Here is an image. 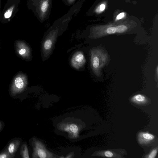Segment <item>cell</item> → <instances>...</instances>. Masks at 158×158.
Listing matches in <instances>:
<instances>
[{"mask_svg":"<svg viewBox=\"0 0 158 158\" xmlns=\"http://www.w3.org/2000/svg\"><path fill=\"white\" fill-rule=\"evenodd\" d=\"M28 84L27 76L24 73L19 72L12 80L9 88L10 95L15 96L24 91Z\"/></svg>","mask_w":158,"mask_h":158,"instance_id":"6da1fadb","label":"cell"},{"mask_svg":"<svg viewBox=\"0 0 158 158\" xmlns=\"http://www.w3.org/2000/svg\"><path fill=\"white\" fill-rule=\"evenodd\" d=\"M31 145L33 149V158L54 157L53 154L51 153L46 148L44 144L35 138L31 140Z\"/></svg>","mask_w":158,"mask_h":158,"instance_id":"7a4b0ae2","label":"cell"},{"mask_svg":"<svg viewBox=\"0 0 158 158\" xmlns=\"http://www.w3.org/2000/svg\"><path fill=\"white\" fill-rule=\"evenodd\" d=\"M15 49L17 55L24 60L30 58V50L29 46L24 41L19 40L15 42Z\"/></svg>","mask_w":158,"mask_h":158,"instance_id":"3957f363","label":"cell"},{"mask_svg":"<svg viewBox=\"0 0 158 158\" xmlns=\"http://www.w3.org/2000/svg\"><path fill=\"white\" fill-rule=\"evenodd\" d=\"M21 142L20 138H14L10 140L5 149L10 154L15 155L20 145Z\"/></svg>","mask_w":158,"mask_h":158,"instance_id":"277c9868","label":"cell"},{"mask_svg":"<svg viewBox=\"0 0 158 158\" xmlns=\"http://www.w3.org/2000/svg\"><path fill=\"white\" fill-rule=\"evenodd\" d=\"M85 62L84 56L81 52H78L75 53L73 57L71 60L73 66L77 69L83 65Z\"/></svg>","mask_w":158,"mask_h":158,"instance_id":"5b68a950","label":"cell"},{"mask_svg":"<svg viewBox=\"0 0 158 158\" xmlns=\"http://www.w3.org/2000/svg\"><path fill=\"white\" fill-rule=\"evenodd\" d=\"M154 137L152 134L147 132H140L138 135V140L140 144H145L152 140Z\"/></svg>","mask_w":158,"mask_h":158,"instance_id":"8992f818","label":"cell"},{"mask_svg":"<svg viewBox=\"0 0 158 158\" xmlns=\"http://www.w3.org/2000/svg\"><path fill=\"white\" fill-rule=\"evenodd\" d=\"M146 98L141 94H137L133 96L131 98V100L136 103H143L145 102Z\"/></svg>","mask_w":158,"mask_h":158,"instance_id":"52a82bcc","label":"cell"},{"mask_svg":"<svg viewBox=\"0 0 158 158\" xmlns=\"http://www.w3.org/2000/svg\"><path fill=\"white\" fill-rule=\"evenodd\" d=\"M20 153L22 158H29L28 150L26 143H23L21 146L20 148Z\"/></svg>","mask_w":158,"mask_h":158,"instance_id":"ba28073f","label":"cell"},{"mask_svg":"<svg viewBox=\"0 0 158 158\" xmlns=\"http://www.w3.org/2000/svg\"><path fill=\"white\" fill-rule=\"evenodd\" d=\"M100 60L97 56H94L92 59V66L94 69H97L99 68L100 65Z\"/></svg>","mask_w":158,"mask_h":158,"instance_id":"9c48e42d","label":"cell"},{"mask_svg":"<svg viewBox=\"0 0 158 158\" xmlns=\"http://www.w3.org/2000/svg\"><path fill=\"white\" fill-rule=\"evenodd\" d=\"M15 5H13L11 6L5 12L4 17L6 19H8L10 17L15 8Z\"/></svg>","mask_w":158,"mask_h":158,"instance_id":"30bf717a","label":"cell"},{"mask_svg":"<svg viewBox=\"0 0 158 158\" xmlns=\"http://www.w3.org/2000/svg\"><path fill=\"white\" fill-rule=\"evenodd\" d=\"M15 156L10 154L6 149L0 152V158H13Z\"/></svg>","mask_w":158,"mask_h":158,"instance_id":"8fae6325","label":"cell"},{"mask_svg":"<svg viewBox=\"0 0 158 158\" xmlns=\"http://www.w3.org/2000/svg\"><path fill=\"white\" fill-rule=\"evenodd\" d=\"M116 32L119 33H121L125 32L127 29L126 26L124 25H119L115 27Z\"/></svg>","mask_w":158,"mask_h":158,"instance_id":"7c38bea8","label":"cell"},{"mask_svg":"<svg viewBox=\"0 0 158 158\" xmlns=\"http://www.w3.org/2000/svg\"><path fill=\"white\" fill-rule=\"evenodd\" d=\"M52 45V42L50 40H46L44 44V48L46 50H49L51 48Z\"/></svg>","mask_w":158,"mask_h":158,"instance_id":"4fadbf2b","label":"cell"},{"mask_svg":"<svg viewBox=\"0 0 158 158\" xmlns=\"http://www.w3.org/2000/svg\"><path fill=\"white\" fill-rule=\"evenodd\" d=\"M106 32L109 34H112L116 32V29L115 27H110L107 28Z\"/></svg>","mask_w":158,"mask_h":158,"instance_id":"5bb4252c","label":"cell"},{"mask_svg":"<svg viewBox=\"0 0 158 158\" xmlns=\"http://www.w3.org/2000/svg\"><path fill=\"white\" fill-rule=\"evenodd\" d=\"M157 153V150H153L148 155V157L149 158H154L156 156Z\"/></svg>","mask_w":158,"mask_h":158,"instance_id":"9a60e30c","label":"cell"},{"mask_svg":"<svg viewBox=\"0 0 158 158\" xmlns=\"http://www.w3.org/2000/svg\"><path fill=\"white\" fill-rule=\"evenodd\" d=\"M105 156L108 157H111L113 156V154L112 152L109 151H107L104 152Z\"/></svg>","mask_w":158,"mask_h":158,"instance_id":"2e32d148","label":"cell"},{"mask_svg":"<svg viewBox=\"0 0 158 158\" xmlns=\"http://www.w3.org/2000/svg\"><path fill=\"white\" fill-rule=\"evenodd\" d=\"M124 16V13H121L118 15L117 16V19H120L123 18Z\"/></svg>","mask_w":158,"mask_h":158,"instance_id":"e0dca14e","label":"cell"},{"mask_svg":"<svg viewBox=\"0 0 158 158\" xmlns=\"http://www.w3.org/2000/svg\"><path fill=\"white\" fill-rule=\"evenodd\" d=\"M4 126V123L3 122L0 120V131L2 129Z\"/></svg>","mask_w":158,"mask_h":158,"instance_id":"ac0fdd59","label":"cell"},{"mask_svg":"<svg viewBox=\"0 0 158 158\" xmlns=\"http://www.w3.org/2000/svg\"><path fill=\"white\" fill-rule=\"evenodd\" d=\"M105 8V5L102 4L100 5V9L102 11L104 10Z\"/></svg>","mask_w":158,"mask_h":158,"instance_id":"d6986e66","label":"cell"},{"mask_svg":"<svg viewBox=\"0 0 158 158\" xmlns=\"http://www.w3.org/2000/svg\"><path fill=\"white\" fill-rule=\"evenodd\" d=\"M66 158H72L73 157V153H70L66 157Z\"/></svg>","mask_w":158,"mask_h":158,"instance_id":"ffe728a7","label":"cell"},{"mask_svg":"<svg viewBox=\"0 0 158 158\" xmlns=\"http://www.w3.org/2000/svg\"><path fill=\"white\" fill-rule=\"evenodd\" d=\"M71 0V1H73V0Z\"/></svg>","mask_w":158,"mask_h":158,"instance_id":"44dd1931","label":"cell"},{"mask_svg":"<svg viewBox=\"0 0 158 158\" xmlns=\"http://www.w3.org/2000/svg\"></svg>","mask_w":158,"mask_h":158,"instance_id":"7402d4cb","label":"cell"}]
</instances>
